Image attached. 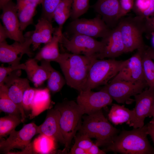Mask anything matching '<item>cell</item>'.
Returning a JSON list of instances; mask_svg holds the SVG:
<instances>
[{
	"label": "cell",
	"mask_w": 154,
	"mask_h": 154,
	"mask_svg": "<svg viewBox=\"0 0 154 154\" xmlns=\"http://www.w3.org/2000/svg\"><path fill=\"white\" fill-rule=\"evenodd\" d=\"M97 58L96 55L66 52L60 54L55 62L59 65L67 84L80 92L83 91L92 64Z\"/></svg>",
	"instance_id": "1"
},
{
	"label": "cell",
	"mask_w": 154,
	"mask_h": 154,
	"mask_svg": "<svg viewBox=\"0 0 154 154\" xmlns=\"http://www.w3.org/2000/svg\"><path fill=\"white\" fill-rule=\"evenodd\" d=\"M147 135V125L131 130H123L103 150L122 154H153L154 148Z\"/></svg>",
	"instance_id": "2"
},
{
	"label": "cell",
	"mask_w": 154,
	"mask_h": 154,
	"mask_svg": "<svg viewBox=\"0 0 154 154\" xmlns=\"http://www.w3.org/2000/svg\"><path fill=\"white\" fill-rule=\"evenodd\" d=\"M79 133L96 139L98 146L112 144L119 130L114 127L104 116L101 109L85 116Z\"/></svg>",
	"instance_id": "3"
},
{
	"label": "cell",
	"mask_w": 154,
	"mask_h": 154,
	"mask_svg": "<svg viewBox=\"0 0 154 154\" xmlns=\"http://www.w3.org/2000/svg\"><path fill=\"white\" fill-rule=\"evenodd\" d=\"M54 108L60 113V128L65 141L63 151L65 152L69 148L73 139L81 127L82 118L84 111L77 102L65 99L57 103Z\"/></svg>",
	"instance_id": "4"
},
{
	"label": "cell",
	"mask_w": 154,
	"mask_h": 154,
	"mask_svg": "<svg viewBox=\"0 0 154 154\" xmlns=\"http://www.w3.org/2000/svg\"><path fill=\"white\" fill-rule=\"evenodd\" d=\"M125 62V60L118 61L115 59L95 60L90 69L83 91L91 90L107 84L119 72Z\"/></svg>",
	"instance_id": "5"
},
{
	"label": "cell",
	"mask_w": 154,
	"mask_h": 154,
	"mask_svg": "<svg viewBox=\"0 0 154 154\" xmlns=\"http://www.w3.org/2000/svg\"><path fill=\"white\" fill-rule=\"evenodd\" d=\"M117 26L120 30L125 53L145 47L143 35L145 33V19L141 17H123Z\"/></svg>",
	"instance_id": "6"
},
{
	"label": "cell",
	"mask_w": 154,
	"mask_h": 154,
	"mask_svg": "<svg viewBox=\"0 0 154 154\" xmlns=\"http://www.w3.org/2000/svg\"><path fill=\"white\" fill-rule=\"evenodd\" d=\"M59 43L72 53L89 56L99 54L104 47L102 40L98 41L93 37L78 34H72L70 38L68 39L62 33Z\"/></svg>",
	"instance_id": "7"
},
{
	"label": "cell",
	"mask_w": 154,
	"mask_h": 154,
	"mask_svg": "<svg viewBox=\"0 0 154 154\" xmlns=\"http://www.w3.org/2000/svg\"><path fill=\"white\" fill-rule=\"evenodd\" d=\"M68 26L69 32L72 34H81L102 38L108 37L112 29L99 15L92 19L78 18L73 20Z\"/></svg>",
	"instance_id": "8"
},
{
	"label": "cell",
	"mask_w": 154,
	"mask_h": 154,
	"mask_svg": "<svg viewBox=\"0 0 154 154\" xmlns=\"http://www.w3.org/2000/svg\"><path fill=\"white\" fill-rule=\"evenodd\" d=\"M147 86L145 80L132 82L112 80L102 89L107 92L117 103L124 104L131 96L141 93Z\"/></svg>",
	"instance_id": "9"
},
{
	"label": "cell",
	"mask_w": 154,
	"mask_h": 154,
	"mask_svg": "<svg viewBox=\"0 0 154 154\" xmlns=\"http://www.w3.org/2000/svg\"><path fill=\"white\" fill-rule=\"evenodd\" d=\"M33 31L28 32L24 35L25 39L23 42L15 41L11 44L6 41L0 42V61L10 65L19 64L25 54L30 57L33 53L30 46L32 44L31 36Z\"/></svg>",
	"instance_id": "10"
},
{
	"label": "cell",
	"mask_w": 154,
	"mask_h": 154,
	"mask_svg": "<svg viewBox=\"0 0 154 154\" xmlns=\"http://www.w3.org/2000/svg\"><path fill=\"white\" fill-rule=\"evenodd\" d=\"M37 126L34 123L25 125L20 130H13L8 138L0 142V153L8 154L15 149L24 150L31 143L33 137L38 134Z\"/></svg>",
	"instance_id": "11"
},
{
	"label": "cell",
	"mask_w": 154,
	"mask_h": 154,
	"mask_svg": "<svg viewBox=\"0 0 154 154\" xmlns=\"http://www.w3.org/2000/svg\"><path fill=\"white\" fill-rule=\"evenodd\" d=\"M21 70H16L8 75L4 81V84L7 88L9 97L17 105L20 112L23 122L26 116L22 104L23 96L25 90L30 86L27 78L20 77Z\"/></svg>",
	"instance_id": "12"
},
{
	"label": "cell",
	"mask_w": 154,
	"mask_h": 154,
	"mask_svg": "<svg viewBox=\"0 0 154 154\" xmlns=\"http://www.w3.org/2000/svg\"><path fill=\"white\" fill-rule=\"evenodd\" d=\"M113 100L107 92L101 89L97 92L89 90L79 92L76 102L83 108L85 114L89 115L111 104Z\"/></svg>",
	"instance_id": "13"
},
{
	"label": "cell",
	"mask_w": 154,
	"mask_h": 154,
	"mask_svg": "<svg viewBox=\"0 0 154 154\" xmlns=\"http://www.w3.org/2000/svg\"><path fill=\"white\" fill-rule=\"evenodd\" d=\"M134 97L135 106L133 119L129 125L136 128L143 127L145 118L149 116L154 103V89L149 88Z\"/></svg>",
	"instance_id": "14"
},
{
	"label": "cell",
	"mask_w": 154,
	"mask_h": 154,
	"mask_svg": "<svg viewBox=\"0 0 154 154\" xmlns=\"http://www.w3.org/2000/svg\"><path fill=\"white\" fill-rule=\"evenodd\" d=\"M1 9L2 12L0 18L9 38L15 41L21 42H24L25 38L20 29L16 4L11 0Z\"/></svg>",
	"instance_id": "15"
},
{
	"label": "cell",
	"mask_w": 154,
	"mask_h": 154,
	"mask_svg": "<svg viewBox=\"0 0 154 154\" xmlns=\"http://www.w3.org/2000/svg\"><path fill=\"white\" fill-rule=\"evenodd\" d=\"M143 48L137 50L133 55L125 60L123 67L112 80L132 82L145 80L142 62Z\"/></svg>",
	"instance_id": "16"
},
{
	"label": "cell",
	"mask_w": 154,
	"mask_h": 154,
	"mask_svg": "<svg viewBox=\"0 0 154 154\" xmlns=\"http://www.w3.org/2000/svg\"><path fill=\"white\" fill-rule=\"evenodd\" d=\"M104 47L101 52L97 55L98 59H115L125 53V49L121 32L117 25L112 29L110 35L102 38Z\"/></svg>",
	"instance_id": "17"
},
{
	"label": "cell",
	"mask_w": 154,
	"mask_h": 154,
	"mask_svg": "<svg viewBox=\"0 0 154 154\" xmlns=\"http://www.w3.org/2000/svg\"><path fill=\"white\" fill-rule=\"evenodd\" d=\"M91 7L110 29L117 25L119 20V0H97Z\"/></svg>",
	"instance_id": "18"
},
{
	"label": "cell",
	"mask_w": 154,
	"mask_h": 154,
	"mask_svg": "<svg viewBox=\"0 0 154 154\" xmlns=\"http://www.w3.org/2000/svg\"><path fill=\"white\" fill-rule=\"evenodd\" d=\"M60 112L57 109L55 108L48 109L44 122L38 126V133L52 137L56 141L65 145V141L60 128Z\"/></svg>",
	"instance_id": "19"
},
{
	"label": "cell",
	"mask_w": 154,
	"mask_h": 154,
	"mask_svg": "<svg viewBox=\"0 0 154 154\" xmlns=\"http://www.w3.org/2000/svg\"><path fill=\"white\" fill-rule=\"evenodd\" d=\"M41 62L40 66L38 65L37 60L34 58H31L27 60L25 63V70L28 78L36 87L40 86L47 80L52 67L50 61L44 60Z\"/></svg>",
	"instance_id": "20"
},
{
	"label": "cell",
	"mask_w": 154,
	"mask_h": 154,
	"mask_svg": "<svg viewBox=\"0 0 154 154\" xmlns=\"http://www.w3.org/2000/svg\"><path fill=\"white\" fill-rule=\"evenodd\" d=\"M56 29L53 27L52 22L41 17L35 25L31 36L33 50H36L42 43L50 42Z\"/></svg>",
	"instance_id": "21"
},
{
	"label": "cell",
	"mask_w": 154,
	"mask_h": 154,
	"mask_svg": "<svg viewBox=\"0 0 154 154\" xmlns=\"http://www.w3.org/2000/svg\"><path fill=\"white\" fill-rule=\"evenodd\" d=\"M62 32L59 31L58 28L53 35L51 40L41 49L36 54L34 58L38 61L46 60L55 61L60 55L58 44Z\"/></svg>",
	"instance_id": "22"
},
{
	"label": "cell",
	"mask_w": 154,
	"mask_h": 154,
	"mask_svg": "<svg viewBox=\"0 0 154 154\" xmlns=\"http://www.w3.org/2000/svg\"><path fill=\"white\" fill-rule=\"evenodd\" d=\"M50 91L47 88L36 89L32 104L31 112L30 115L31 119L49 109L50 103Z\"/></svg>",
	"instance_id": "23"
},
{
	"label": "cell",
	"mask_w": 154,
	"mask_h": 154,
	"mask_svg": "<svg viewBox=\"0 0 154 154\" xmlns=\"http://www.w3.org/2000/svg\"><path fill=\"white\" fill-rule=\"evenodd\" d=\"M133 116V110H130L124 105L114 104L108 114L109 120L115 125L126 123L128 125Z\"/></svg>",
	"instance_id": "24"
},
{
	"label": "cell",
	"mask_w": 154,
	"mask_h": 154,
	"mask_svg": "<svg viewBox=\"0 0 154 154\" xmlns=\"http://www.w3.org/2000/svg\"><path fill=\"white\" fill-rule=\"evenodd\" d=\"M55 142L53 138L45 135L40 134L32 143L33 153H52L55 149Z\"/></svg>",
	"instance_id": "25"
},
{
	"label": "cell",
	"mask_w": 154,
	"mask_h": 154,
	"mask_svg": "<svg viewBox=\"0 0 154 154\" xmlns=\"http://www.w3.org/2000/svg\"><path fill=\"white\" fill-rule=\"evenodd\" d=\"M73 0H61L54 12L53 19L58 25V29L62 31L63 26L70 17Z\"/></svg>",
	"instance_id": "26"
},
{
	"label": "cell",
	"mask_w": 154,
	"mask_h": 154,
	"mask_svg": "<svg viewBox=\"0 0 154 154\" xmlns=\"http://www.w3.org/2000/svg\"><path fill=\"white\" fill-rule=\"evenodd\" d=\"M23 122L21 116L8 114L0 118V138L10 134L19 124Z\"/></svg>",
	"instance_id": "27"
},
{
	"label": "cell",
	"mask_w": 154,
	"mask_h": 154,
	"mask_svg": "<svg viewBox=\"0 0 154 154\" xmlns=\"http://www.w3.org/2000/svg\"><path fill=\"white\" fill-rule=\"evenodd\" d=\"M0 110L1 112L21 116L18 108L9 97L4 84L0 85Z\"/></svg>",
	"instance_id": "28"
},
{
	"label": "cell",
	"mask_w": 154,
	"mask_h": 154,
	"mask_svg": "<svg viewBox=\"0 0 154 154\" xmlns=\"http://www.w3.org/2000/svg\"><path fill=\"white\" fill-rule=\"evenodd\" d=\"M146 46L142 49V54L144 78L149 88L154 89V62L145 51Z\"/></svg>",
	"instance_id": "29"
},
{
	"label": "cell",
	"mask_w": 154,
	"mask_h": 154,
	"mask_svg": "<svg viewBox=\"0 0 154 154\" xmlns=\"http://www.w3.org/2000/svg\"><path fill=\"white\" fill-rule=\"evenodd\" d=\"M37 5L30 3L24 8L17 12L20 29L22 31L25 30L29 25L33 23V18Z\"/></svg>",
	"instance_id": "30"
},
{
	"label": "cell",
	"mask_w": 154,
	"mask_h": 154,
	"mask_svg": "<svg viewBox=\"0 0 154 154\" xmlns=\"http://www.w3.org/2000/svg\"><path fill=\"white\" fill-rule=\"evenodd\" d=\"M66 84L65 78L52 66L47 79V88L52 93H55L60 91Z\"/></svg>",
	"instance_id": "31"
},
{
	"label": "cell",
	"mask_w": 154,
	"mask_h": 154,
	"mask_svg": "<svg viewBox=\"0 0 154 154\" xmlns=\"http://www.w3.org/2000/svg\"><path fill=\"white\" fill-rule=\"evenodd\" d=\"M90 0H73L70 18L72 21L85 13L90 7Z\"/></svg>",
	"instance_id": "32"
},
{
	"label": "cell",
	"mask_w": 154,
	"mask_h": 154,
	"mask_svg": "<svg viewBox=\"0 0 154 154\" xmlns=\"http://www.w3.org/2000/svg\"><path fill=\"white\" fill-rule=\"evenodd\" d=\"M61 0H43L41 3L42 13L41 17L52 22L56 8Z\"/></svg>",
	"instance_id": "33"
},
{
	"label": "cell",
	"mask_w": 154,
	"mask_h": 154,
	"mask_svg": "<svg viewBox=\"0 0 154 154\" xmlns=\"http://www.w3.org/2000/svg\"><path fill=\"white\" fill-rule=\"evenodd\" d=\"M36 89L30 87L24 91L22 100V105L24 110L29 111L31 110Z\"/></svg>",
	"instance_id": "34"
},
{
	"label": "cell",
	"mask_w": 154,
	"mask_h": 154,
	"mask_svg": "<svg viewBox=\"0 0 154 154\" xmlns=\"http://www.w3.org/2000/svg\"><path fill=\"white\" fill-rule=\"evenodd\" d=\"M25 68V64H20L10 65L8 67H0V85L4 84V81L6 77L13 72L17 70H24Z\"/></svg>",
	"instance_id": "35"
},
{
	"label": "cell",
	"mask_w": 154,
	"mask_h": 154,
	"mask_svg": "<svg viewBox=\"0 0 154 154\" xmlns=\"http://www.w3.org/2000/svg\"><path fill=\"white\" fill-rule=\"evenodd\" d=\"M74 144L87 151L94 143L87 136L78 133L75 136Z\"/></svg>",
	"instance_id": "36"
},
{
	"label": "cell",
	"mask_w": 154,
	"mask_h": 154,
	"mask_svg": "<svg viewBox=\"0 0 154 154\" xmlns=\"http://www.w3.org/2000/svg\"><path fill=\"white\" fill-rule=\"evenodd\" d=\"M150 3V0H134L132 10L136 16L141 17L149 8Z\"/></svg>",
	"instance_id": "37"
},
{
	"label": "cell",
	"mask_w": 154,
	"mask_h": 154,
	"mask_svg": "<svg viewBox=\"0 0 154 154\" xmlns=\"http://www.w3.org/2000/svg\"><path fill=\"white\" fill-rule=\"evenodd\" d=\"M134 3V0H119V20L132 10Z\"/></svg>",
	"instance_id": "38"
},
{
	"label": "cell",
	"mask_w": 154,
	"mask_h": 154,
	"mask_svg": "<svg viewBox=\"0 0 154 154\" xmlns=\"http://www.w3.org/2000/svg\"><path fill=\"white\" fill-rule=\"evenodd\" d=\"M145 19V33L151 35L154 33V14Z\"/></svg>",
	"instance_id": "39"
},
{
	"label": "cell",
	"mask_w": 154,
	"mask_h": 154,
	"mask_svg": "<svg viewBox=\"0 0 154 154\" xmlns=\"http://www.w3.org/2000/svg\"><path fill=\"white\" fill-rule=\"evenodd\" d=\"M154 14V0H150V3L149 8L143 13L141 17L145 19L152 15Z\"/></svg>",
	"instance_id": "40"
},
{
	"label": "cell",
	"mask_w": 154,
	"mask_h": 154,
	"mask_svg": "<svg viewBox=\"0 0 154 154\" xmlns=\"http://www.w3.org/2000/svg\"><path fill=\"white\" fill-rule=\"evenodd\" d=\"M96 143H93L87 151L88 154H105L106 152L100 149Z\"/></svg>",
	"instance_id": "41"
},
{
	"label": "cell",
	"mask_w": 154,
	"mask_h": 154,
	"mask_svg": "<svg viewBox=\"0 0 154 154\" xmlns=\"http://www.w3.org/2000/svg\"><path fill=\"white\" fill-rule=\"evenodd\" d=\"M70 154H88V151L74 144L70 151L68 153Z\"/></svg>",
	"instance_id": "42"
},
{
	"label": "cell",
	"mask_w": 154,
	"mask_h": 154,
	"mask_svg": "<svg viewBox=\"0 0 154 154\" xmlns=\"http://www.w3.org/2000/svg\"><path fill=\"white\" fill-rule=\"evenodd\" d=\"M30 3L28 0H17L16 6L17 12L24 8Z\"/></svg>",
	"instance_id": "43"
},
{
	"label": "cell",
	"mask_w": 154,
	"mask_h": 154,
	"mask_svg": "<svg viewBox=\"0 0 154 154\" xmlns=\"http://www.w3.org/2000/svg\"><path fill=\"white\" fill-rule=\"evenodd\" d=\"M147 126L148 135L150 136L154 144V123L150 121Z\"/></svg>",
	"instance_id": "44"
},
{
	"label": "cell",
	"mask_w": 154,
	"mask_h": 154,
	"mask_svg": "<svg viewBox=\"0 0 154 154\" xmlns=\"http://www.w3.org/2000/svg\"><path fill=\"white\" fill-rule=\"evenodd\" d=\"M0 42L6 41V39L9 38L7 32L3 26L0 25Z\"/></svg>",
	"instance_id": "45"
},
{
	"label": "cell",
	"mask_w": 154,
	"mask_h": 154,
	"mask_svg": "<svg viewBox=\"0 0 154 154\" xmlns=\"http://www.w3.org/2000/svg\"><path fill=\"white\" fill-rule=\"evenodd\" d=\"M145 50L149 57L152 60H154V49L153 48L146 46Z\"/></svg>",
	"instance_id": "46"
},
{
	"label": "cell",
	"mask_w": 154,
	"mask_h": 154,
	"mask_svg": "<svg viewBox=\"0 0 154 154\" xmlns=\"http://www.w3.org/2000/svg\"><path fill=\"white\" fill-rule=\"evenodd\" d=\"M149 117H152V119L150 121L154 123V103L152 107Z\"/></svg>",
	"instance_id": "47"
},
{
	"label": "cell",
	"mask_w": 154,
	"mask_h": 154,
	"mask_svg": "<svg viewBox=\"0 0 154 154\" xmlns=\"http://www.w3.org/2000/svg\"><path fill=\"white\" fill-rule=\"evenodd\" d=\"M12 0H0V8L1 9L5 5Z\"/></svg>",
	"instance_id": "48"
},
{
	"label": "cell",
	"mask_w": 154,
	"mask_h": 154,
	"mask_svg": "<svg viewBox=\"0 0 154 154\" xmlns=\"http://www.w3.org/2000/svg\"><path fill=\"white\" fill-rule=\"evenodd\" d=\"M31 3H34L38 5L41 4L43 0H28Z\"/></svg>",
	"instance_id": "49"
},
{
	"label": "cell",
	"mask_w": 154,
	"mask_h": 154,
	"mask_svg": "<svg viewBox=\"0 0 154 154\" xmlns=\"http://www.w3.org/2000/svg\"><path fill=\"white\" fill-rule=\"evenodd\" d=\"M151 35V42L153 46V48L154 49V33H152Z\"/></svg>",
	"instance_id": "50"
}]
</instances>
